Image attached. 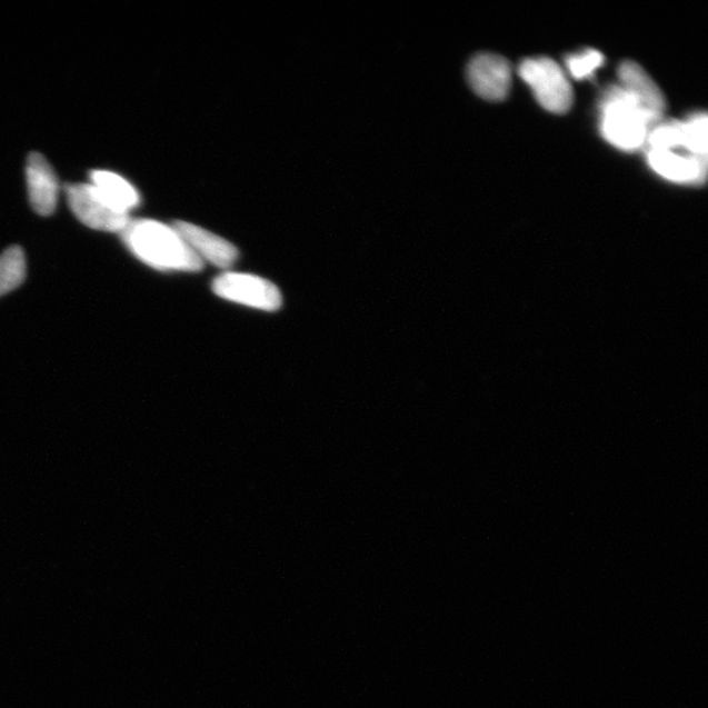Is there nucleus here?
<instances>
[{
  "instance_id": "nucleus-1",
  "label": "nucleus",
  "mask_w": 708,
  "mask_h": 708,
  "mask_svg": "<svg viewBox=\"0 0 708 708\" xmlns=\"http://www.w3.org/2000/svg\"><path fill=\"white\" fill-rule=\"evenodd\" d=\"M120 233L129 251L158 271L199 272L203 268L173 226L152 219H130Z\"/></svg>"
},
{
  "instance_id": "nucleus-2",
  "label": "nucleus",
  "mask_w": 708,
  "mask_h": 708,
  "mask_svg": "<svg viewBox=\"0 0 708 708\" xmlns=\"http://www.w3.org/2000/svg\"><path fill=\"white\" fill-rule=\"evenodd\" d=\"M601 130L606 141L626 151L640 149L651 126L644 112L622 87H610L601 104Z\"/></svg>"
},
{
  "instance_id": "nucleus-3",
  "label": "nucleus",
  "mask_w": 708,
  "mask_h": 708,
  "mask_svg": "<svg viewBox=\"0 0 708 708\" xmlns=\"http://www.w3.org/2000/svg\"><path fill=\"white\" fill-rule=\"evenodd\" d=\"M518 71L547 111L564 114L572 107V87L560 66L550 58H528Z\"/></svg>"
},
{
  "instance_id": "nucleus-4",
  "label": "nucleus",
  "mask_w": 708,
  "mask_h": 708,
  "mask_svg": "<svg viewBox=\"0 0 708 708\" xmlns=\"http://www.w3.org/2000/svg\"><path fill=\"white\" fill-rule=\"evenodd\" d=\"M213 291L226 301L262 311H277L282 305L280 289L273 282L253 275L223 273L215 280Z\"/></svg>"
},
{
  "instance_id": "nucleus-5",
  "label": "nucleus",
  "mask_w": 708,
  "mask_h": 708,
  "mask_svg": "<svg viewBox=\"0 0 708 708\" xmlns=\"http://www.w3.org/2000/svg\"><path fill=\"white\" fill-rule=\"evenodd\" d=\"M64 192L72 213L87 228L121 232L130 221L129 215L109 206L92 185H68L64 186Z\"/></svg>"
},
{
  "instance_id": "nucleus-6",
  "label": "nucleus",
  "mask_w": 708,
  "mask_h": 708,
  "mask_svg": "<svg viewBox=\"0 0 708 708\" xmlns=\"http://www.w3.org/2000/svg\"><path fill=\"white\" fill-rule=\"evenodd\" d=\"M618 77L620 87L645 113L651 129L660 123L667 111V101L647 71L637 62L625 61L619 66Z\"/></svg>"
},
{
  "instance_id": "nucleus-7",
  "label": "nucleus",
  "mask_w": 708,
  "mask_h": 708,
  "mask_svg": "<svg viewBox=\"0 0 708 708\" xmlns=\"http://www.w3.org/2000/svg\"><path fill=\"white\" fill-rule=\"evenodd\" d=\"M467 78L480 98L501 101L508 97L512 84V69L501 56L480 53L472 58Z\"/></svg>"
},
{
  "instance_id": "nucleus-8",
  "label": "nucleus",
  "mask_w": 708,
  "mask_h": 708,
  "mask_svg": "<svg viewBox=\"0 0 708 708\" xmlns=\"http://www.w3.org/2000/svg\"><path fill=\"white\" fill-rule=\"evenodd\" d=\"M172 226L202 262L208 261L211 266L221 269H229L236 265L239 258L238 248L229 240L193 223L178 221Z\"/></svg>"
},
{
  "instance_id": "nucleus-9",
  "label": "nucleus",
  "mask_w": 708,
  "mask_h": 708,
  "mask_svg": "<svg viewBox=\"0 0 708 708\" xmlns=\"http://www.w3.org/2000/svg\"><path fill=\"white\" fill-rule=\"evenodd\" d=\"M26 172L29 202L34 213L42 217L53 215L60 193L53 167L39 152H32L28 157Z\"/></svg>"
},
{
  "instance_id": "nucleus-10",
  "label": "nucleus",
  "mask_w": 708,
  "mask_h": 708,
  "mask_svg": "<svg viewBox=\"0 0 708 708\" xmlns=\"http://www.w3.org/2000/svg\"><path fill=\"white\" fill-rule=\"evenodd\" d=\"M648 162L660 177L675 182L702 185L707 177V157H685L669 150H649Z\"/></svg>"
},
{
  "instance_id": "nucleus-11",
  "label": "nucleus",
  "mask_w": 708,
  "mask_h": 708,
  "mask_svg": "<svg viewBox=\"0 0 708 708\" xmlns=\"http://www.w3.org/2000/svg\"><path fill=\"white\" fill-rule=\"evenodd\" d=\"M91 185L98 189L103 199L121 213L129 215L140 206L141 197L137 189L120 174L109 171H92Z\"/></svg>"
},
{
  "instance_id": "nucleus-12",
  "label": "nucleus",
  "mask_w": 708,
  "mask_h": 708,
  "mask_svg": "<svg viewBox=\"0 0 708 708\" xmlns=\"http://www.w3.org/2000/svg\"><path fill=\"white\" fill-rule=\"evenodd\" d=\"M27 261L24 251L12 246L0 255V297L11 293L24 282Z\"/></svg>"
},
{
  "instance_id": "nucleus-13",
  "label": "nucleus",
  "mask_w": 708,
  "mask_h": 708,
  "mask_svg": "<svg viewBox=\"0 0 708 708\" xmlns=\"http://www.w3.org/2000/svg\"><path fill=\"white\" fill-rule=\"evenodd\" d=\"M647 140L651 150L674 151L685 148V123L682 121L657 123L649 130Z\"/></svg>"
},
{
  "instance_id": "nucleus-14",
  "label": "nucleus",
  "mask_w": 708,
  "mask_h": 708,
  "mask_svg": "<svg viewBox=\"0 0 708 708\" xmlns=\"http://www.w3.org/2000/svg\"><path fill=\"white\" fill-rule=\"evenodd\" d=\"M685 148L692 157H707V114L697 113L685 121Z\"/></svg>"
},
{
  "instance_id": "nucleus-15",
  "label": "nucleus",
  "mask_w": 708,
  "mask_h": 708,
  "mask_svg": "<svg viewBox=\"0 0 708 708\" xmlns=\"http://www.w3.org/2000/svg\"><path fill=\"white\" fill-rule=\"evenodd\" d=\"M604 63V56L597 50H587L578 56H571L567 60L569 72L575 79H586L594 74Z\"/></svg>"
}]
</instances>
